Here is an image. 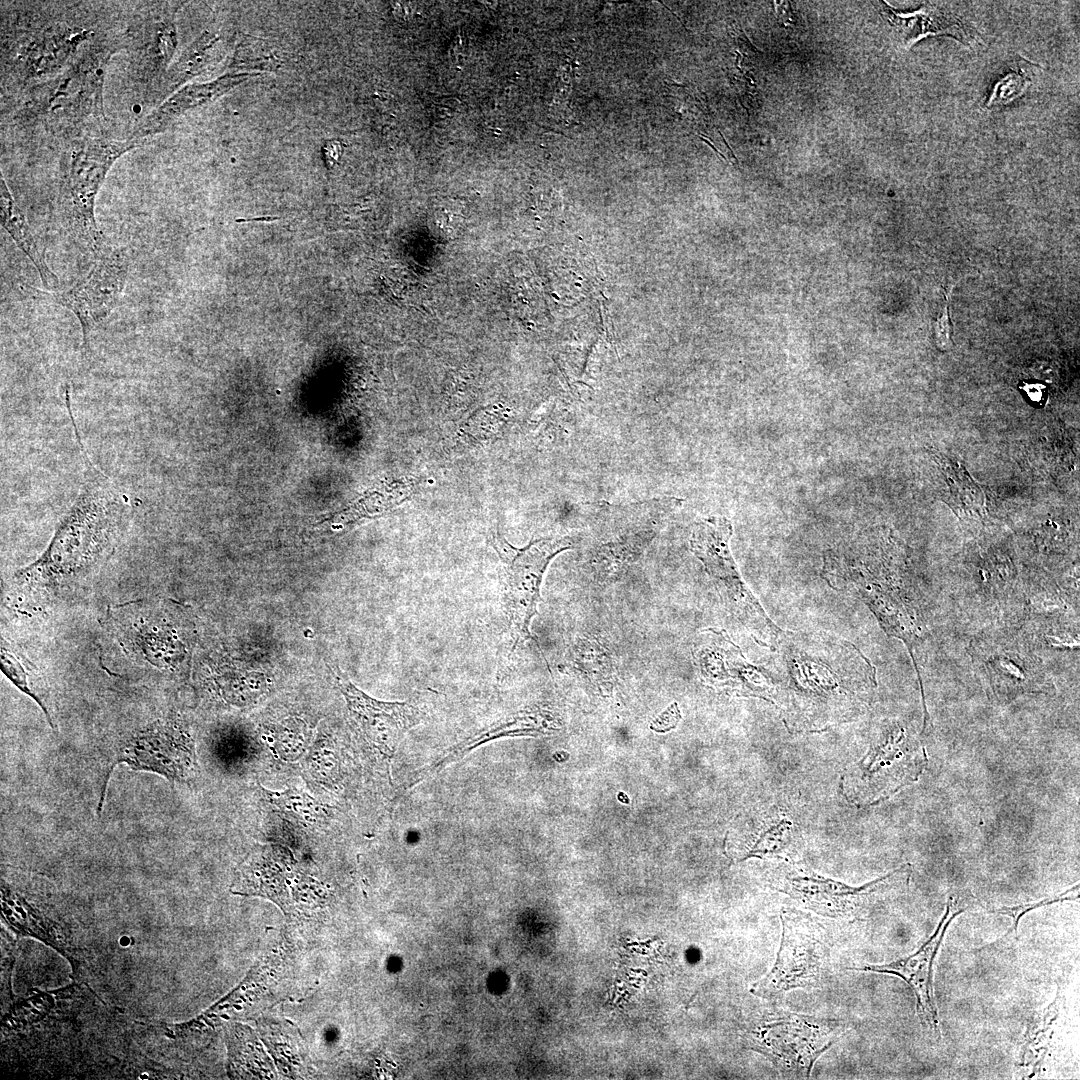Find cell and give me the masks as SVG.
<instances>
[{"label": "cell", "instance_id": "cell-1", "mask_svg": "<svg viewBox=\"0 0 1080 1080\" xmlns=\"http://www.w3.org/2000/svg\"><path fill=\"white\" fill-rule=\"evenodd\" d=\"M773 652L771 674L790 728H825L871 704L876 668L851 642L824 631H782Z\"/></svg>", "mask_w": 1080, "mask_h": 1080}, {"label": "cell", "instance_id": "cell-2", "mask_svg": "<svg viewBox=\"0 0 1080 1080\" xmlns=\"http://www.w3.org/2000/svg\"><path fill=\"white\" fill-rule=\"evenodd\" d=\"M81 449L85 472L77 496L43 553L16 571L18 583L52 589L81 580L109 559L124 531L133 506L129 494Z\"/></svg>", "mask_w": 1080, "mask_h": 1080}, {"label": "cell", "instance_id": "cell-3", "mask_svg": "<svg viewBox=\"0 0 1080 1080\" xmlns=\"http://www.w3.org/2000/svg\"><path fill=\"white\" fill-rule=\"evenodd\" d=\"M892 544L863 538L827 550L821 577L833 590L860 598L884 632L902 640L913 658L926 633L921 596Z\"/></svg>", "mask_w": 1080, "mask_h": 1080}, {"label": "cell", "instance_id": "cell-4", "mask_svg": "<svg viewBox=\"0 0 1080 1080\" xmlns=\"http://www.w3.org/2000/svg\"><path fill=\"white\" fill-rule=\"evenodd\" d=\"M113 51L107 44L86 48L27 103L23 118L69 131L103 117L105 68Z\"/></svg>", "mask_w": 1080, "mask_h": 1080}, {"label": "cell", "instance_id": "cell-5", "mask_svg": "<svg viewBox=\"0 0 1080 1080\" xmlns=\"http://www.w3.org/2000/svg\"><path fill=\"white\" fill-rule=\"evenodd\" d=\"M172 614L166 601H133L109 610L107 629L134 666L171 673L179 668L186 653Z\"/></svg>", "mask_w": 1080, "mask_h": 1080}, {"label": "cell", "instance_id": "cell-6", "mask_svg": "<svg viewBox=\"0 0 1080 1080\" xmlns=\"http://www.w3.org/2000/svg\"><path fill=\"white\" fill-rule=\"evenodd\" d=\"M491 545L501 562L503 606L512 638V650L531 637L530 624L537 612L545 571L559 553L573 548L570 537L541 538L523 548L512 546L501 534Z\"/></svg>", "mask_w": 1080, "mask_h": 1080}, {"label": "cell", "instance_id": "cell-7", "mask_svg": "<svg viewBox=\"0 0 1080 1080\" xmlns=\"http://www.w3.org/2000/svg\"><path fill=\"white\" fill-rule=\"evenodd\" d=\"M139 146L135 140L116 141L84 136L72 142L62 183V196L68 220L87 245L97 250L101 234L94 208L96 197L115 161Z\"/></svg>", "mask_w": 1080, "mask_h": 1080}, {"label": "cell", "instance_id": "cell-8", "mask_svg": "<svg viewBox=\"0 0 1080 1080\" xmlns=\"http://www.w3.org/2000/svg\"><path fill=\"white\" fill-rule=\"evenodd\" d=\"M969 653L981 680L1000 703L1046 687L1040 659L1017 631L983 632L971 642Z\"/></svg>", "mask_w": 1080, "mask_h": 1080}, {"label": "cell", "instance_id": "cell-9", "mask_svg": "<svg viewBox=\"0 0 1080 1080\" xmlns=\"http://www.w3.org/2000/svg\"><path fill=\"white\" fill-rule=\"evenodd\" d=\"M120 763L133 770L158 774L172 784L188 781L198 770L194 742L186 726L176 717L158 719L134 731L119 746L102 787L97 807L99 816L110 773Z\"/></svg>", "mask_w": 1080, "mask_h": 1080}, {"label": "cell", "instance_id": "cell-10", "mask_svg": "<svg viewBox=\"0 0 1080 1080\" xmlns=\"http://www.w3.org/2000/svg\"><path fill=\"white\" fill-rule=\"evenodd\" d=\"M836 1031V1021L777 1011L752 1025L750 1043L784 1073L808 1077L834 1042Z\"/></svg>", "mask_w": 1080, "mask_h": 1080}, {"label": "cell", "instance_id": "cell-11", "mask_svg": "<svg viewBox=\"0 0 1080 1080\" xmlns=\"http://www.w3.org/2000/svg\"><path fill=\"white\" fill-rule=\"evenodd\" d=\"M781 918L782 939L774 966L752 987V993L762 998L816 986L826 971L828 947L821 928L793 912Z\"/></svg>", "mask_w": 1080, "mask_h": 1080}, {"label": "cell", "instance_id": "cell-12", "mask_svg": "<svg viewBox=\"0 0 1080 1080\" xmlns=\"http://www.w3.org/2000/svg\"><path fill=\"white\" fill-rule=\"evenodd\" d=\"M911 872V865L905 864L861 887H850L815 875L791 871L784 876L780 890L818 913L861 919L893 892L906 888Z\"/></svg>", "mask_w": 1080, "mask_h": 1080}, {"label": "cell", "instance_id": "cell-13", "mask_svg": "<svg viewBox=\"0 0 1080 1080\" xmlns=\"http://www.w3.org/2000/svg\"><path fill=\"white\" fill-rule=\"evenodd\" d=\"M970 893L948 896L945 912L929 939L913 954L880 965L852 968L858 971L885 973L902 978L912 989L916 1012L922 1026L934 1038H941V1025L934 997L933 966L936 955L951 922L977 901Z\"/></svg>", "mask_w": 1080, "mask_h": 1080}, {"label": "cell", "instance_id": "cell-14", "mask_svg": "<svg viewBox=\"0 0 1080 1080\" xmlns=\"http://www.w3.org/2000/svg\"><path fill=\"white\" fill-rule=\"evenodd\" d=\"M693 658L701 675L711 683L773 701L776 683L771 672L748 662L726 631H702L694 644Z\"/></svg>", "mask_w": 1080, "mask_h": 1080}, {"label": "cell", "instance_id": "cell-15", "mask_svg": "<svg viewBox=\"0 0 1080 1080\" xmlns=\"http://www.w3.org/2000/svg\"><path fill=\"white\" fill-rule=\"evenodd\" d=\"M884 737L858 767L859 780L867 786L861 796L868 793V800L883 798L903 786L891 770L907 785L918 779L927 764L925 748L906 727L892 724Z\"/></svg>", "mask_w": 1080, "mask_h": 1080}, {"label": "cell", "instance_id": "cell-16", "mask_svg": "<svg viewBox=\"0 0 1080 1080\" xmlns=\"http://www.w3.org/2000/svg\"><path fill=\"white\" fill-rule=\"evenodd\" d=\"M127 262L118 255L99 258L90 272L75 286L63 292L33 289L49 296L74 313L80 322L83 342L88 344L90 332L115 307L125 285Z\"/></svg>", "mask_w": 1080, "mask_h": 1080}, {"label": "cell", "instance_id": "cell-17", "mask_svg": "<svg viewBox=\"0 0 1080 1080\" xmlns=\"http://www.w3.org/2000/svg\"><path fill=\"white\" fill-rule=\"evenodd\" d=\"M732 525L723 517L697 522L691 532L690 549L715 580L719 593L733 612L752 609L757 598L743 581L730 549Z\"/></svg>", "mask_w": 1080, "mask_h": 1080}, {"label": "cell", "instance_id": "cell-18", "mask_svg": "<svg viewBox=\"0 0 1080 1080\" xmlns=\"http://www.w3.org/2000/svg\"><path fill=\"white\" fill-rule=\"evenodd\" d=\"M332 671L351 716L381 748L390 750L396 738L417 723L419 712L414 706L374 699L356 687L338 667Z\"/></svg>", "mask_w": 1080, "mask_h": 1080}, {"label": "cell", "instance_id": "cell-19", "mask_svg": "<svg viewBox=\"0 0 1080 1080\" xmlns=\"http://www.w3.org/2000/svg\"><path fill=\"white\" fill-rule=\"evenodd\" d=\"M89 34V30L72 28L64 23L51 24L23 40L14 67L26 81L53 75L76 58Z\"/></svg>", "mask_w": 1080, "mask_h": 1080}, {"label": "cell", "instance_id": "cell-20", "mask_svg": "<svg viewBox=\"0 0 1080 1080\" xmlns=\"http://www.w3.org/2000/svg\"><path fill=\"white\" fill-rule=\"evenodd\" d=\"M882 4V14L894 27L899 41L906 49L927 36L950 35L969 45L978 39L975 29L951 10L947 3H925L912 13H899L885 3Z\"/></svg>", "mask_w": 1080, "mask_h": 1080}, {"label": "cell", "instance_id": "cell-21", "mask_svg": "<svg viewBox=\"0 0 1080 1080\" xmlns=\"http://www.w3.org/2000/svg\"><path fill=\"white\" fill-rule=\"evenodd\" d=\"M251 76H258V74L227 73L206 83L191 84L180 88L149 113L134 128L129 139L138 141L164 132L187 111L215 101Z\"/></svg>", "mask_w": 1080, "mask_h": 1080}, {"label": "cell", "instance_id": "cell-22", "mask_svg": "<svg viewBox=\"0 0 1080 1080\" xmlns=\"http://www.w3.org/2000/svg\"><path fill=\"white\" fill-rule=\"evenodd\" d=\"M134 39L135 65L145 80H153L168 70L177 47V32L173 20L156 15L140 24Z\"/></svg>", "mask_w": 1080, "mask_h": 1080}, {"label": "cell", "instance_id": "cell-23", "mask_svg": "<svg viewBox=\"0 0 1080 1080\" xmlns=\"http://www.w3.org/2000/svg\"><path fill=\"white\" fill-rule=\"evenodd\" d=\"M1065 1013V996L1058 988L1053 1002L1029 1024L1024 1035L1019 1065L1028 1072V1077L1038 1073L1059 1040L1061 1020Z\"/></svg>", "mask_w": 1080, "mask_h": 1080}, {"label": "cell", "instance_id": "cell-24", "mask_svg": "<svg viewBox=\"0 0 1080 1080\" xmlns=\"http://www.w3.org/2000/svg\"><path fill=\"white\" fill-rule=\"evenodd\" d=\"M221 56V36L210 31L203 32L168 68L160 89L161 97H169L170 93L202 73Z\"/></svg>", "mask_w": 1080, "mask_h": 1080}, {"label": "cell", "instance_id": "cell-25", "mask_svg": "<svg viewBox=\"0 0 1080 1080\" xmlns=\"http://www.w3.org/2000/svg\"><path fill=\"white\" fill-rule=\"evenodd\" d=\"M0 216L1 224L10 234L18 247L30 258L38 270L42 283L47 288L59 284L57 276L48 267L26 220L25 215L12 197L5 179L0 174Z\"/></svg>", "mask_w": 1080, "mask_h": 1080}, {"label": "cell", "instance_id": "cell-26", "mask_svg": "<svg viewBox=\"0 0 1080 1080\" xmlns=\"http://www.w3.org/2000/svg\"><path fill=\"white\" fill-rule=\"evenodd\" d=\"M285 63V53L277 45L251 35H243L235 47L229 73L276 71Z\"/></svg>", "mask_w": 1080, "mask_h": 1080}, {"label": "cell", "instance_id": "cell-27", "mask_svg": "<svg viewBox=\"0 0 1080 1080\" xmlns=\"http://www.w3.org/2000/svg\"><path fill=\"white\" fill-rule=\"evenodd\" d=\"M944 471L950 485L951 497L948 502L958 516L981 518L984 513V499L981 490L955 462L944 458Z\"/></svg>", "mask_w": 1080, "mask_h": 1080}, {"label": "cell", "instance_id": "cell-28", "mask_svg": "<svg viewBox=\"0 0 1080 1080\" xmlns=\"http://www.w3.org/2000/svg\"><path fill=\"white\" fill-rule=\"evenodd\" d=\"M1 669L7 678L23 693L31 697L44 712L48 723L54 728L51 715L41 698L30 686V676L34 668L26 658L17 653L4 639L1 641Z\"/></svg>", "mask_w": 1080, "mask_h": 1080}, {"label": "cell", "instance_id": "cell-29", "mask_svg": "<svg viewBox=\"0 0 1080 1080\" xmlns=\"http://www.w3.org/2000/svg\"><path fill=\"white\" fill-rule=\"evenodd\" d=\"M1029 64V62H1026L1025 66L1019 64L1016 70L1000 78L991 90L986 107L1004 105L1020 97L1030 85L1029 67L1026 68Z\"/></svg>", "mask_w": 1080, "mask_h": 1080}, {"label": "cell", "instance_id": "cell-30", "mask_svg": "<svg viewBox=\"0 0 1080 1080\" xmlns=\"http://www.w3.org/2000/svg\"><path fill=\"white\" fill-rule=\"evenodd\" d=\"M264 793L268 800L278 808L298 814L308 821H316L326 817L324 808L305 793L296 790H286L284 792L264 790Z\"/></svg>", "mask_w": 1080, "mask_h": 1080}, {"label": "cell", "instance_id": "cell-31", "mask_svg": "<svg viewBox=\"0 0 1080 1080\" xmlns=\"http://www.w3.org/2000/svg\"><path fill=\"white\" fill-rule=\"evenodd\" d=\"M1078 899H1079V883H1077L1076 885H1074L1070 889H1068V890H1066V891H1064V892H1062L1060 894L1050 896V897H1047V898H1044V899H1041V900H1038V901L1022 903V904H1018V905H1014V906H1002V907H998V908L990 907L988 909V911L991 912V913H994V914L1003 915V916L1005 915V916L1010 917L1011 920H1012V926H1011V929L1008 931L1007 935H1010L1012 932L1015 935H1017V929H1018L1019 921L1027 912H1030V911H1032L1034 909H1037V908H1041L1043 906H1048V905L1059 903V902H1064V901H1069V900H1078Z\"/></svg>", "mask_w": 1080, "mask_h": 1080}, {"label": "cell", "instance_id": "cell-32", "mask_svg": "<svg viewBox=\"0 0 1080 1080\" xmlns=\"http://www.w3.org/2000/svg\"><path fill=\"white\" fill-rule=\"evenodd\" d=\"M950 296V295H949ZM949 296L945 306L933 325L934 340L940 350H948L951 346V324L949 319Z\"/></svg>", "mask_w": 1080, "mask_h": 1080}, {"label": "cell", "instance_id": "cell-33", "mask_svg": "<svg viewBox=\"0 0 1080 1080\" xmlns=\"http://www.w3.org/2000/svg\"><path fill=\"white\" fill-rule=\"evenodd\" d=\"M680 713L677 708V704L671 705L666 712H664L657 720H655L651 728L658 732H665L674 728L680 719Z\"/></svg>", "mask_w": 1080, "mask_h": 1080}, {"label": "cell", "instance_id": "cell-34", "mask_svg": "<svg viewBox=\"0 0 1080 1080\" xmlns=\"http://www.w3.org/2000/svg\"><path fill=\"white\" fill-rule=\"evenodd\" d=\"M776 16L778 21L784 26L793 24V11L790 2H776Z\"/></svg>", "mask_w": 1080, "mask_h": 1080}, {"label": "cell", "instance_id": "cell-35", "mask_svg": "<svg viewBox=\"0 0 1080 1080\" xmlns=\"http://www.w3.org/2000/svg\"><path fill=\"white\" fill-rule=\"evenodd\" d=\"M1023 390L1026 391L1027 395L1031 400H1034L1036 402L1041 401L1046 393L1045 386L1040 383H1027L1023 387Z\"/></svg>", "mask_w": 1080, "mask_h": 1080}]
</instances>
